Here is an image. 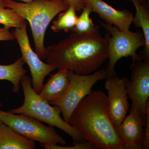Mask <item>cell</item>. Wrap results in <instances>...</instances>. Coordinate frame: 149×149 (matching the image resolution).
Segmentation results:
<instances>
[{
    "mask_svg": "<svg viewBox=\"0 0 149 149\" xmlns=\"http://www.w3.org/2000/svg\"><path fill=\"white\" fill-rule=\"evenodd\" d=\"M107 59V40L98 25L89 33L72 32L59 42L46 48L47 64L76 74H92Z\"/></svg>",
    "mask_w": 149,
    "mask_h": 149,
    "instance_id": "cell-1",
    "label": "cell"
},
{
    "mask_svg": "<svg viewBox=\"0 0 149 149\" xmlns=\"http://www.w3.org/2000/svg\"><path fill=\"white\" fill-rule=\"evenodd\" d=\"M69 124L95 149H123L108 113L107 95L102 91H92L81 100L70 116Z\"/></svg>",
    "mask_w": 149,
    "mask_h": 149,
    "instance_id": "cell-2",
    "label": "cell"
},
{
    "mask_svg": "<svg viewBox=\"0 0 149 149\" xmlns=\"http://www.w3.org/2000/svg\"><path fill=\"white\" fill-rule=\"evenodd\" d=\"M4 5L12 9L29 22L34 40L35 51L41 60L46 59L45 38L46 30L52 20L69 6L63 0H34L19 3L3 0Z\"/></svg>",
    "mask_w": 149,
    "mask_h": 149,
    "instance_id": "cell-3",
    "label": "cell"
},
{
    "mask_svg": "<svg viewBox=\"0 0 149 149\" xmlns=\"http://www.w3.org/2000/svg\"><path fill=\"white\" fill-rule=\"evenodd\" d=\"M20 84L24 93L23 103L21 107L11 109L9 112L29 116L49 125L59 128L70 136L74 142L86 141L75 128L62 118L61 110L58 107L51 106L48 101L42 98L34 91L32 80L29 76L24 75Z\"/></svg>",
    "mask_w": 149,
    "mask_h": 149,
    "instance_id": "cell-4",
    "label": "cell"
},
{
    "mask_svg": "<svg viewBox=\"0 0 149 149\" xmlns=\"http://www.w3.org/2000/svg\"><path fill=\"white\" fill-rule=\"evenodd\" d=\"M101 26L106 31L105 35L107 45L108 63L106 71L107 77L116 76V64L120 59L130 56L133 62L143 60L137 50L145 45L143 32H124L113 25L100 22Z\"/></svg>",
    "mask_w": 149,
    "mask_h": 149,
    "instance_id": "cell-5",
    "label": "cell"
},
{
    "mask_svg": "<svg viewBox=\"0 0 149 149\" xmlns=\"http://www.w3.org/2000/svg\"><path fill=\"white\" fill-rule=\"evenodd\" d=\"M67 74L69 85L66 92L61 97L50 103L61 109L63 119L69 123L70 116L79 103L92 92V88L97 82L107 78V74L106 70L101 69L87 75L68 70Z\"/></svg>",
    "mask_w": 149,
    "mask_h": 149,
    "instance_id": "cell-6",
    "label": "cell"
},
{
    "mask_svg": "<svg viewBox=\"0 0 149 149\" xmlns=\"http://www.w3.org/2000/svg\"><path fill=\"white\" fill-rule=\"evenodd\" d=\"M0 120L3 123L31 141H37L40 144H66V141L53 126H47L43 122L29 116L0 111Z\"/></svg>",
    "mask_w": 149,
    "mask_h": 149,
    "instance_id": "cell-7",
    "label": "cell"
},
{
    "mask_svg": "<svg viewBox=\"0 0 149 149\" xmlns=\"http://www.w3.org/2000/svg\"><path fill=\"white\" fill-rule=\"evenodd\" d=\"M13 34L19 45L22 57L29 66L32 75V88L36 93L39 94L44 85L45 78L56 69L53 66L43 62L32 49L27 35L26 20L21 27L15 28Z\"/></svg>",
    "mask_w": 149,
    "mask_h": 149,
    "instance_id": "cell-8",
    "label": "cell"
},
{
    "mask_svg": "<svg viewBox=\"0 0 149 149\" xmlns=\"http://www.w3.org/2000/svg\"><path fill=\"white\" fill-rule=\"evenodd\" d=\"M131 80L126 77V91L132 104L137 107L146 120L149 106V61L145 60L133 62L130 67Z\"/></svg>",
    "mask_w": 149,
    "mask_h": 149,
    "instance_id": "cell-9",
    "label": "cell"
},
{
    "mask_svg": "<svg viewBox=\"0 0 149 149\" xmlns=\"http://www.w3.org/2000/svg\"><path fill=\"white\" fill-rule=\"evenodd\" d=\"M126 77H107L105 82V88L108 93V113L114 126L122 123L129 110V104L125 85Z\"/></svg>",
    "mask_w": 149,
    "mask_h": 149,
    "instance_id": "cell-10",
    "label": "cell"
},
{
    "mask_svg": "<svg viewBox=\"0 0 149 149\" xmlns=\"http://www.w3.org/2000/svg\"><path fill=\"white\" fill-rule=\"evenodd\" d=\"M146 120L144 119L137 107L131 105L130 113L119 125L114 126L123 149H143Z\"/></svg>",
    "mask_w": 149,
    "mask_h": 149,
    "instance_id": "cell-11",
    "label": "cell"
},
{
    "mask_svg": "<svg viewBox=\"0 0 149 149\" xmlns=\"http://www.w3.org/2000/svg\"><path fill=\"white\" fill-rule=\"evenodd\" d=\"M107 23L124 32L129 30L133 22V13L127 10H118L103 0H84Z\"/></svg>",
    "mask_w": 149,
    "mask_h": 149,
    "instance_id": "cell-12",
    "label": "cell"
},
{
    "mask_svg": "<svg viewBox=\"0 0 149 149\" xmlns=\"http://www.w3.org/2000/svg\"><path fill=\"white\" fill-rule=\"evenodd\" d=\"M55 74L51 75L47 82L43 85L39 95L49 102L55 101L65 93L69 85L68 76V70L58 69Z\"/></svg>",
    "mask_w": 149,
    "mask_h": 149,
    "instance_id": "cell-13",
    "label": "cell"
},
{
    "mask_svg": "<svg viewBox=\"0 0 149 149\" xmlns=\"http://www.w3.org/2000/svg\"><path fill=\"white\" fill-rule=\"evenodd\" d=\"M35 141L25 138L8 126L0 124V149H34Z\"/></svg>",
    "mask_w": 149,
    "mask_h": 149,
    "instance_id": "cell-14",
    "label": "cell"
},
{
    "mask_svg": "<svg viewBox=\"0 0 149 149\" xmlns=\"http://www.w3.org/2000/svg\"><path fill=\"white\" fill-rule=\"evenodd\" d=\"M131 1L136 9L133 22L136 28H141L145 40L143 50L140 54L142 59L149 61V11L147 6L141 3L139 0Z\"/></svg>",
    "mask_w": 149,
    "mask_h": 149,
    "instance_id": "cell-15",
    "label": "cell"
},
{
    "mask_svg": "<svg viewBox=\"0 0 149 149\" xmlns=\"http://www.w3.org/2000/svg\"><path fill=\"white\" fill-rule=\"evenodd\" d=\"M24 63L21 57L12 64L0 65V80H8L11 83L14 93L19 92L22 78L27 73V70L23 67Z\"/></svg>",
    "mask_w": 149,
    "mask_h": 149,
    "instance_id": "cell-16",
    "label": "cell"
},
{
    "mask_svg": "<svg viewBox=\"0 0 149 149\" xmlns=\"http://www.w3.org/2000/svg\"><path fill=\"white\" fill-rule=\"evenodd\" d=\"M76 12L73 7L69 6L66 10L61 13L58 17L53 22L51 29L55 32L62 31L68 32L72 31L78 19Z\"/></svg>",
    "mask_w": 149,
    "mask_h": 149,
    "instance_id": "cell-17",
    "label": "cell"
},
{
    "mask_svg": "<svg viewBox=\"0 0 149 149\" xmlns=\"http://www.w3.org/2000/svg\"><path fill=\"white\" fill-rule=\"evenodd\" d=\"M25 21L13 10L6 7L3 0H0V24L10 28H18Z\"/></svg>",
    "mask_w": 149,
    "mask_h": 149,
    "instance_id": "cell-18",
    "label": "cell"
},
{
    "mask_svg": "<svg viewBox=\"0 0 149 149\" xmlns=\"http://www.w3.org/2000/svg\"><path fill=\"white\" fill-rule=\"evenodd\" d=\"M93 12L91 6L85 4V7L82 10V13L78 17L77 23L72 32L78 33H87L93 31L95 27L93 20L90 17Z\"/></svg>",
    "mask_w": 149,
    "mask_h": 149,
    "instance_id": "cell-19",
    "label": "cell"
},
{
    "mask_svg": "<svg viewBox=\"0 0 149 149\" xmlns=\"http://www.w3.org/2000/svg\"><path fill=\"white\" fill-rule=\"evenodd\" d=\"M74 146L70 147L60 146L57 144H40L46 149H95L93 144L88 141L82 142H74Z\"/></svg>",
    "mask_w": 149,
    "mask_h": 149,
    "instance_id": "cell-20",
    "label": "cell"
},
{
    "mask_svg": "<svg viewBox=\"0 0 149 149\" xmlns=\"http://www.w3.org/2000/svg\"><path fill=\"white\" fill-rule=\"evenodd\" d=\"M9 27H0V41H13L15 40L13 32H11Z\"/></svg>",
    "mask_w": 149,
    "mask_h": 149,
    "instance_id": "cell-21",
    "label": "cell"
},
{
    "mask_svg": "<svg viewBox=\"0 0 149 149\" xmlns=\"http://www.w3.org/2000/svg\"><path fill=\"white\" fill-rule=\"evenodd\" d=\"M69 6H72L76 11H82L85 7L84 0H63Z\"/></svg>",
    "mask_w": 149,
    "mask_h": 149,
    "instance_id": "cell-22",
    "label": "cell"
},
{
    "mask_svg": "<svg viewBox=\"0 0 149 149\" xmlns=\"http://www.w3.org/2000/svg\"><path fill=\"white\" fill-rule=\"evenodd\" d=\"M146 123L145 129V138L143 149H148L149 148V106L147 108L146 111Z\"/></svg>",
    "mask_w": 149,
    "mask_h": 149,
    "instance_id": "cell-23",
    "label": "cell"
},
{
    "mask_svg": "<svg viewBox=\"0 0 149 149\" xmlns=\"http://www.w3.org/2000/svg\"><path fill=\"white\" fill-rule=\"evenodd\" d=\"M19 1H22L24 2V3H29L34 1V0H19Z\"/></svg>",
    "mask_w": 149,
    "mask_h": 149,
    "instance_id": "cell-24",
    "label": "cell"
},
{
    "mask_svg": "<svg viewBox=\"0 0 149 149\" xmlns=\"http://www.w3.org/2000/svg\"><path fill=\"white\" fill-rule=\"evenodd\" d=\"M147 1H148V0H139V1H140L141 3L143 4H144L145 3H146Z\"/></svg>",
    "mask_w": 149,
    "mask_h": 149,
    "instance_id": "cell-25",
    "label": "cell"
},
{
    "mask_svg": "<svg viewBox=\"0 0 149 149\" xmlns=\"http://www.w3.org/2000/svg\"><path fill=\"white\" fill-rule=\"evenodd\" d=\"M3 104H2V103L1 102H0V108H1V107L2 106ZM1 111V110H0ZM2 123H3L1 121V120H0V124H2Z\"/></svg>",
    "mask_w": 149,
    "mask_h": 149,
    "instance_id": "cell-26",
    "label": "cell"
}]
</instances>
